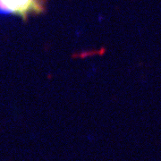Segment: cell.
<instances>
[{
  "label": "cell",
  "instance_id": "6da1fadb",
  "mask_svg": "<svg viewBox=\"0 0 161 161\" xmlns=\"http://www.w3.org/2000/svg\"><path fill=\"white\" fill-rule=\"evenodd\" d=\"M43 8V0H0L1 15H16L23 19L38 15Z\"/></svg>",
  "mask_w": 161,
  "mask_h": 161
}]
</instances>
